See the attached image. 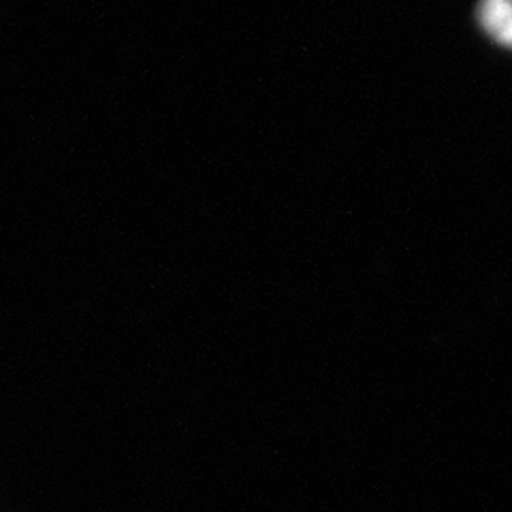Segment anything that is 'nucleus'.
<instances>
[{"label": "nucleus", "mask_w": 512, "mask_h": 512, "mask_svg": "<svg viewBox=\"0 0 512 512\" xmlns=\"http://www.w3.org/2000/svg\"><path fill=\"white\" fill-rule=\"evenodd\" d=\"M478 22L491 39L512 47V0H483L478 7Z\"/></svg>", "instance_id": "f257e3e1"}]
</instances>
